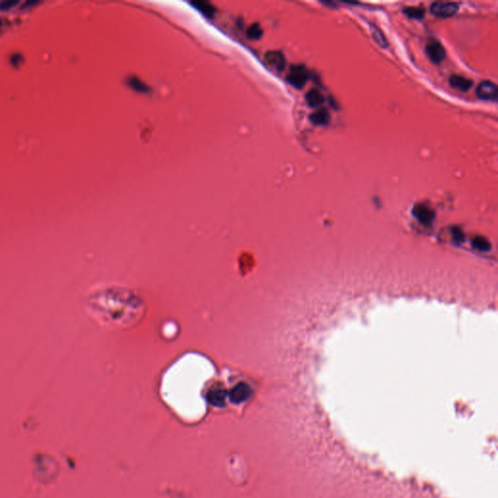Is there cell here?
<instances>
[{
	"mask_svg": "<svg viewBox=\"0 0 498 498\" xmlns=\"http://www.w3.org/2000/svg\"><path fill=\"white\" fill-rule=\"evenodd\" d=\"M459 9L458 3L455 2H434L431 7V13L438 18H450L457 13Z\"/></svg>",
	"mask_w": 498,
	"mask_h": 498,
	"instance_id": "cell-1",
	"label": "cell"
},
{
	"mask_svg": "<svg viewBox=\"0 0 498 498\" xmlns=\"http://www.w3.org/2000/svg\"><path fill=\"white\" fill-rule=\"evenodd\" d=\"M309 73L302 65H293L287 75V81L295 88L302 89L309 80Z\"/></svg>",
	"mask_w": 498,
	"mask_h": 498,
	"instance_id": "cell-2",
	"label": "cell"
},
{
	"mask_svg": "<svg viewBox=\"0 0 498 498\" xmlns=\"http://www.w3.org/2000/svg\"><path fill=\"white\" fill-rule=\"evenodd\" d=\"M479 99L484 101H497L498 100V87L491 81H483L479 84L476 90Z\"/></svg>",
	"mask_w": 498,
	"mask_h": 498,
	"instance_id": "cell-3",
	"label": "cell"
},
{
	"mask_svg": "<svg viewBox=\"0 0 498 498\" xmlns=\"http://www.w3.org/2000/svg\"><path fill=\"white\" fill-rule=\"evenodd\" d=\"M425 51L430 60L434 63H441L446 57V50L438 40L429 41L426 45Z\"/></svg>",
	"mask_w": 498,
	"mask_h": 498,
	"instance_id": "cell-4",
	"label": "cell"
},
{
	"mask_svg": "<svg viewBox=\"0 0 498 498\" xmlns=\"http://www.w3.org/2000/svg\"><path fill=\"white\" fill-rule=\"evenodd\" d=\"M266 61L268 62V64H270L271 66H273L274 68H276L279 71L283 70L286 65V60H285L284 55L278 51H272V52L267 53Z\"/></svg>",
	"mask_w": 498,
	"mask_h": 498,
	"instance_id": "cell-5",
	"label": "cell"
},
{
	"mask_svg": "<svg viewBox=\"0 0 498 498\" xmlns=\"http://www.w3.org/2000/svg\"><path fill=\"white\" fill-rule=\"evenodd\" d=\"M449 84L452 88H455L462 92H467L472 88L473 81L471 79L459 75H452L449 77Z\"/></svg>",
	"mask_w": 498,
	"mask_h": 498,
	"instance_id": "cell-6",
	"label": "cell"
},
{
	"mask_svg": "<svg viewBox=\"0 0 498 498\" xmlns=\"http://www.w3.org/2000/svg\"><path fill=\"white\" fill-rule=\"evenodd\" d=\"M306 101L309 106L313 108H317L323 105L325 99L324 96L317 89H312L307 93Z\"/></svg>",
	"mask_w": 498,
	"mask_h": 498,
	"instance_id": "cell-7",
	"label": "cell"
},
{
	"mask_svg": "<svg viewBox=\"0 0 498 498\" xmlns=\"http://www.w3.org/2000/svg\"><path fill=\"white\" fill-rule=\"evenodd\" d=\"M310 120L315 125L325 126V125H328L330 123L331 117H330V114H329L328 111L324 109V108H321V109H317V110L315 111L314 113H312L310 115Z\"/></svg>",
	"mask_w": 498,
	"mask_h": 498,
	"instance_id": "cell-8",
	"label": "cell"
},
{
	"mask_svg": "<svg viewBox=\"0 0 498 498\" xmlns=\"http://www.w3.org/2000/svg\"><path fill=\"white\" fill-rule=\"evenodd\" d=\"M191 4L198 10L200 11L203 15H205L206 17L208 18H212L215 14V7L209 1H204V0H195V1H192Z\"/></svg>",
	"mask_w": 498,
	"mask_h": 498,
	"instance_id": "cell-9",
	"label": "cell"
},
{
	"mask_svg": "<svg viewBox=\"0 0 498 498\" xmlns=\"http://www.w3.org/2000/svg\"><path fill=\"white\" fill-rule=\"evenodd\" d=\"M371 33L373 35V38L374 40L383 48H387L388 46V40L387 38L385 37V35L383 34V32L380 30V28L378 26H376L375 25H371Z\"/></svg>",
	"mask_w": 498,
	"mask_h": 498,
	"instance_id": "cell-10",
	"label": "cell"
},
{
	"mask_svg": "<svg viewBox=\"0 0 498 498\" xmlns=\"http://www.w3.org/2000/svg\"><path fill=\"white\" fill-rule=\"evenodd\" d=\"M403 12L411 19L421 20L424 17L425 11L421 7H408L403 10Z\"/></svg>",
	"mask_w": 498,
	"mask_h": 498,
	"instance_id": "cell-11",
	"label": "cell"
},
{
	"mask_svg": "<svg viewBox=\"0 0 498 498\" xmlns=\"http://www.w3.org/2000/svg\"><path fill=\"white\" fill-rule=\"evenodd\" d=\"M246 34H247L248 38H250L252 40H257L262 36L263 29L259 24H253L248 27Z\"/></svg>",
	"mask_w": 498,
	"mask_h": 498,
	"instance_id": "cell-12",
	"label": "cell"
},
{
	"mask_svg": "<svg viewBox=\"0 0 498 498\" xmlns=\"http://www.w3.org/2000/svg\"><path fill=\"white\" fill-rule=\"evenodd\" d=\"M129 83H130V86H131L133 90H135V91H137V92H140V93H146V92H148V91H149L148 87H147V86H146V85H145V84H144L141 80H139V79H138V78H136V77H132V78H131Z\"/></svg>",
	"mask_w": 498,
	"mask_h": 498,
	"instance_id": "cell-13",
	"label": "cell"
},
{
	"mask_svg": "<svg viewBox=\"0 0 498 498\" xmlns=\"http://www.w3.org/2000/svg\"><path fill=\"white\" fill-rule=\"evenodd\" d=\"M17 4H18V1H14V0H5V1L0 2V9H1V10H8V9L13 8V7H14V6H16Z\"/></svg>",
	"mask_w": 498,
	"mask_h": 498,
	"instance_id": "cell-14",
	"label": "cell"
},
{
	"mask_svg": "<svg viewBox=\"0 0 498 498\" xmlns=\"http://www.w3.org/2000/svg\"><path fill=\"white\" fill-rule=\"evenodd\" d=\"M1 25H2V24H1V21H0V27H1Z\"/></svg>",
	"mask_w": 498,
	"mask_h": 498,
	"instance_id": "cell-15",
	"label": "cell"
}]
</instances>
